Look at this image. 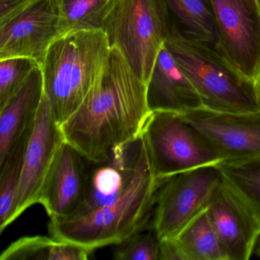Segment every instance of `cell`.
Here are the masks:
<instances>
[{
    "label": "cell",
    "instance_id": "cell-27",
    "mask_svg": "<svg viewBox=\"0 0 260 260\" xmlns=\"http://www.w3.org/2000/svg\"><path fill=\"white\" fill-rule=\"evenodd\" d=\"M255 83H256L257 86H258V90H259L260 92V74L259 75H258V78L255 80Z\"/></svg>",
    "mask_w": 260,
    "mask_h": 260
},
{
    "label": "cell",
    "instance_id": "cell-7",
    "mask_svg": "<svg viewBox=\"0 0 260 260\" xmlns=\"http://www.w3.org/2000/svg\"><path fill=\"white\" fill-rule=\"evenodd\" d=\"M217 165L206 166L174 175L156 190L152 230L159 240L174 237L206 208L221 182Z\"/></svg>",
    "mask_w": 260,
    "mask_h": 260
},
{
    "label": "cell",
    "instance_id": "cell-24",
    "mask_svg": "<svg viewBox=\"0 0 260 260\" xmlns=\"http://www.w3.org/2000/svg\"><path fill=\"white\" fill-rule=\"evenodd\" d=\"M33 0H0V24L14 17Z\"/></svg>",
    "mask_w": 260,
    "mask_h": 260
},
{
    "label": "cell",
    "instance_id": "cell-17",
    "mask_svg": "<svg viewBox=\"0 0 260 260\" xmlns=\"http://www.w3.org/2000/svg\"><path fill=\"white\" fill-rule=\"evenodd\" d=\"M92 251L51 237H23L12 243L1 254V260H85Z\"/></svg>",
    "mask_w": 260,
    "mask_h": 260
},
{
    "label": "cell",
    "instance_id": "cell-13",
    "mask_svg": "<svg viewBox=\"0 0 260 260\" xmlns=\"http://www.w3.org/2000/svg\"><path fill=\"white\" fill-rule=\"evenodd\" d=\"M81 153L63 141L42 187L39 204L51 219L73 217L84 202L89 185Z\"/></svg>",
    "mask_w": 260,
    "mask_h": 260
},
{
    "label": "cell",
    "instance_id": "cell-4",
    "mask_svg": "<svg viewBox=\"0 0 260 260\" xmlns=\"http://www.w3.org/2000/svg\"><path fill=\"white\" fill-rule=\"evenodd\" d=\"M182 72L199 92L204 108L215 112H260L256 83L245 77L226 57L208 45L170 31L165 44Z\"/></svg>",
    "mask_w": 260,
    "mask_h": 260
},
{
    "label": "cell",
    "instance_id": "cell-14",
    "mask_svg": "<svg viewBox=\"0 0 260 260\" xmlns=\"http://www.w3.org/2000/svg\"><path fill=\"white\" fill-rule=\"evenodd\" d=\"M150 112H168L183 115L204 108L202 99L189 79L182 72L164 45L147 84Z\"/></svg>",
    "mask_w": 260,
    "mask_h": 260
},
{
    "label": "cell",
    "instance_id": "cell-26",
    "mask_svg": "<svg viewBox=\"0 0 260 260\" xmlns=\"http://www.w3.org/2000/svg\"><path fill=\"white\" fill-rule=\"evenodd\" d=\"M254 253L255 254L258 258H260V236L257 240L256 244H255V249H254Z\"/></svg>",
    "mask_w": 260,
    "mask_h": 260
},
{
    "label": "cell",
    "instance_id": "cell-9",
    "mask_svg": "<svg viewBox=\"0 0 260 260\" xmlns=\"http://www.w3.org/2000/svg\"><path fill=\"white\" fill-rule=\"evenodd\" d=\"M182 115L209 140L222 162L260 159V112L229 113L201 108Z\"/></svg>",
    "mask_w": 260,
    "mask_h": 260
},
{
    "label": "cell",
    "instance_id": "cell-2",
    "mask_svg": "<svg viewBox=\"0 0 260 260\" xmlns=\"http://www.w3.org/2000/svg\"><path fill=\"white\" fill-rule=\"evenodd\" d=\"M159 185L141 138L135 170L123 194L112 203L83 215L51 219L50 234L92 252L109 245L121 244L147 226Z\"/></svg>",
    "mask_w": 260,
    "mask_h": 260
},
{
    "label": "cell",
    "instance_id": "cell-15",
    "mask_svg": "<svg viewBox=\"0 0 260 260\" xmlns=\"http://www.w3.org/2000/svg\"><path fill=\"white\" fill-rule=\"evenodd\" d=\"M44 95L40 66L35 68L22 87L0 107V162L36 121Z\"/></svg>",
    "mask_w": 260,
    "mask_h": 260
},
{
    "label": "cell",
    "instance_id": "cell-21",
    "mask_svg": "<svg viewBox=\"0 0 260 260\" xmlns=\"http://www.w3.org/2000/svg\"><path fill=\"white\" fill-rule=\"evenodd\" d=\"M217 167L223 182L247 207L260 226V159L220 162Z\"/></svg>",
    "mask_w": 260,
    "mask_h": 260
},
{
    "label": "cell",
    "instance_id": "cell-22",
    "mask_svg": "<svg viewBox=\"0 0 260 260\" xmlns=\"http://www.w3.org/2000/svg\"><path fill=\"white\" fill-rule=\"evenodd\" d=\"M39 63L28 57L0 60V107L19 91Z\"/></svg>",
    "mask_w": 260,
    "mask_h": 260
},
{
    "label": "cell",
    "instance_id": "cell-23",
    "mask_svg": "<svg viewBox=\"0 0 260 260\" xmlns=\"http://www.w3.org/2000/svg\"><path fill=\"white\" fill-rule=\"evenodd\" d=\"M119 245L115 259L159 260V240L153 231H140Z\"/></svg>",
    "mask_w": 260,
    "mask_h": 260
},
{
    "label": "cell",
    "instance_id": "cell-19",
    "mask_svg": "<svg viewBox=\"0 0 260 260\" xmlns=\"http://www.w3.org/2000/svg\"><path fill=\"white\" fill-rule=\"evenodd\" d=\"M34 125V124H33ZM32 127L18 140L6 159L0 162V232L13 222L23 168L27 144Z\"/></svg>",
    "mask_w": 260,
    "mask_h": 260
},
{
    "label": "cell",
    "instance_id": "cell-28",
    "mask_svg": "<svg viewBox=\"0 0 260 260\" xmlns=\"http://www.w3.org/2000/svg\"><path fill=\"white\" fill-rule=\"evenodd\" d=\"M258 1H259V4H260V0H258Z\"/></svg>",
    "mask_w": 260,
    "mask_h": 260
},
{
    "label": "cell",
    "instance_id": "cell-16",
    "mask_svg": "<svg viewBox=\"0 0 260 260\" xmlns=\"http://www.w3.org/2000/svg\"><path fill=\"white\" fill-rule=\"evenodd\" d=\"M162 1L171 31L182 39L208 45L218 51V29L211 0Z\"/></svg>",
    "mask_w": 260,
    "mask_h": 260
},
{
    "label": "cell",
    "instance_id": "cell-1",
    "mask_svg": "<svg viewBox=\"0 0 260 260\" xmlns=\"http://www.w3.org/2000/svg\"><path fill=\"white\" fill-rule=\"evenodd\" d=\"M150 112L147 84L111 48L103 72L74 115L60 125L64 141L94 164L141 138Z\"/></svg>",
    "mask_w": 260,
    "mask_h": 260
},
{
    "label": "cell",
    "instance_id": "cell-10",
    "mask_svg": "<svg viewBox=\"0 0 260 260\" xmlns=\"http://www.w3.org/2000/svg\"><path fill=\"white\" fill-rule=\"evenodd\" d=\"M60 37L57 0H33L0 24V60L28 57L42 64L51 44Z\"/></svg>",
    "mask_w": 260,
    "mask_h": 260
},
{
    "label": "cell",
    "instance_id": "cell-25",
    "mask_svg": "<svg viewBox=\"0 0 260 260\" xmlns=\"http://www.w3.org/2000/svg\"><path fill=\"white\" fill-rule=\"evenodd\" d=\"M159 260H185L173 237L159 240Z\"/></svg>",
    "mask_w": 260,
    "mask_h": 260
},
{
    "label": "cell",
    "instance_id": "cell-6",
    "mask_svg": "<svg viewBox=\"0 0 260 260\" xmlns=\"http://www.w3.org/2000/svg\"><path fill=\"white\" fill-rule=\"evenodd\" d=\"M141 138L159 184L174 175L223 161L209 140L179 114L152 112Z\"/></svg>",
    "mask_w": 260,
    "mask_h": 260
},
{
    "label": "cell",
    "instance_id": "cell-11",
    "mask_svg": "<svg viewBox=\"0 0 260 260\" xmlns=\"http://www.w3.org/2000/svg\"><path fill=\"white\" fill-rule=\"evenodd\" d=\"M63 141L60 125L43 95L25 150L14 221L30 207L39 203L45 179Z\"/></svg>",
    "mask_w": 260,
    "mask_h": 260
},
{
    "label": "cell",
    "instance_id": "cell-12",
    "mask_svg": "<svg viewBox=\"0 0 260 260\" xmlns=\"http://www.w3.org/2000/svg\"><path fill=\"white\" fill-rule=\"evenodd\" d=\"M226 260H247L253 253L260 226L247 207L221 180L206 206Z\"/></svg>",
    "mask_w": 260,
    "mask_h": 260
},
{
    "label": "cell",
    "instance_id": "cell-5",
    "mask_svg": "<svg viewBox=\"0 0 260 260\" xmlns=\"http://www.w3.org/2000/svg\"><path fill=\"white\" fill-rule=\"evenodd\" d=\"M102 30L110 48L118 49L147 84L171 31L162 0H115Z\"/></svg>",
    "mask_w": 260,
    "mask_h": 260
},
{
    "label": "cell",
    "instance_id": "cell-18",
    "mask_svg": "<svg viewBox=\"0 0 260 260\" xmlns=\"http://www.w3.org/2000/svg\"><path fill=\"white\" fill-rule=\"evenodd\" d=\"M173 238L185 260H226L206 208Z\"/></svg>",
    "mask_w": 260,
    "mask_h": 260
},
{
    "label": "cell",
    "instance_id": "cell-8",
    "mask_svg": "<svg viewBox=\"0 0 260 260\" xmlns=\"http://www.w3.org/2000/svg\"><path fill=\"white\" fill-rule=\"evenodd\" d=\"M219 35L218 51L243 75L260 74L258 0H211Z\"/></svg>",
    "mask_w": 260,
    "mask_h": 260
},
{
    "label": "cell",
    "instance_id": "cell-20",
    "mask_svg": "<svg viewBox=\"0 0 260 260\" xmlns=\"http://www.w3.org/2000/svg\"><path fill=\"white\" fill-rule=\"evenodd\" d=\"M60 37L79 31L103 28L115 0H57Z\"/></svg>",
    "mask_w": 260,
    "mask_h": 260
},
{
    "label": "cell",
    "instance_id": "cell-3",
    "mask_svg": "<svg viewBox=\"0 0 260 260\" xmlns=\"http://www.w3.org/2000/svg\"><path fill=\"white\" fill-rule=\"evenodd\" d=\"M110 51L102 29L69 33L51 44L40 67L44 95L60 125L79 109L103 72Z\"/></svg>",
    "mask_w": 260,
    "mask_h": 260
}]
</instances>
